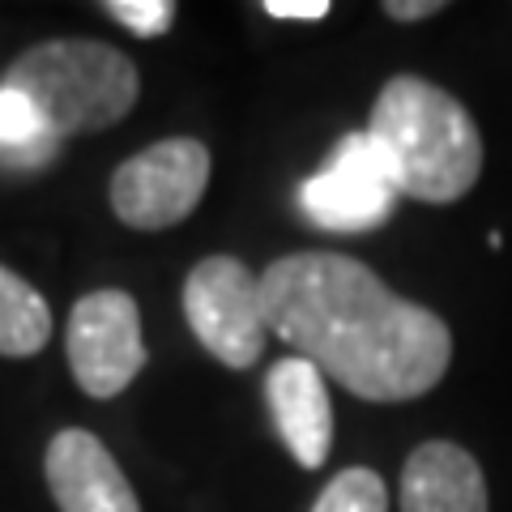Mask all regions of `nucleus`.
Returning a JSON list of instances; mask_svg holds the SVG:
<instances>
[{
    "mask_svg": "<svg viewBox=\"0 0 512 512\" xmlns=\"http://www.w3.org/2000/svg\"><path fill=\"white\" fill-rule=\"evenodd\" d=\"M265 325L299 359L363 402H410L431 393L453 359L444 320L397 295L355 256L291 252L261 274Z\"/></svg>",
    "mask_w": 512,
    "mask_h": 512,
    "instance_id": "nucleus-1",
    "label": "nucleus"
},
{
    "mask_svg": "<svg viewBox=\"0 0 512 512\" xmlns=\"http://www.w3.org/2000/svg\"><path fill=\"white\" fill-rule=\"evenodd\" d=\"M367 137L389 167L397 197L453 205L483 175V137L461 99L423 77L384 82Z\"/></svg>",
    "mask_w": 512,
    "mask_h": 512,
    "instance_id": "nucleus-2",
    "label": "nucleus"
},
{
    "mask_svg": "<svg viewBox=\"0 0 512 512\" xmlns=\"http://www.w3.org/2000/svg\"><path fill=\"white\" fill-rule=\"evenodd\" d=\"M5 86L22 94L39 124L60 141L120 124L137 107L141 77L137 64L111 43L52 39L13 60Z\"/></svg>",
    "mask_w": 512,
    "mask_h": 512,
    "instance_id": "nucleus-3",
    "label": "nucleus"
},
{
    "mask_svg": "<svg viewBox=\"0 0 512 512\" xmlns=\"http://www.w3.org/2000/svg\"><path fill=\"white\" fill-rule=\"evenodd\" d=\"M188 329L222 367L244 372L265 350V303L261 278L235 256H205L184 278Z\"/></svg>",
    "mask_w": 512,
    "mask_h": 512,
    "instance_id": "nucleus-4",
    "label": "nucleus"
},
{
    "mask_svg": "<svg viewBox=\"0 0 512 512\" xmlns=\"http://www.w3.org/2000/svg\"><path fill=\"white\" fill-rule=\"evenodd\" d=\"M210 184V150L197 137H167L124 158L111 175V210L133 231H167L184 222Z\"/></svg>",
    "mask_w": 512,
    "mask_h": 512,
    "instance_id": "nucleus-5",
    "label": "nucleus"
},
{
    "mask_svg": "<svg viewBox=\"0 0 512 512\" xmlns=\"http://www.w3.org/2000/svg\"><path fill=\"white\" fill-rule=\"evenodd\" d=\"M73 380L82 393L107 397L124 393L146 367V342H141V308L128 291H90L73 303L69 329H64Z\"/></svg>",
    "mask_w": 512,
    "mask_h": 512,
    "instance_id": "nucleus-6",
    "label": "nucleus"
},
{
    "mask_svg": "<svg viewBox=\"0 0 512 512\" xmlns=\"http://www.w3.org/2000/svg\"><path fill=\"white\" fill-rule=\"evenodd\" d=\"M397 188L376 141L363 133H346L333 146L329 163L312 180L299 184V205L320 231H372L393 214Z\"/></svg>",
    "mask_w": 512,
    "mask_h": 512,
    "instance_id": "nucleus-7",
    "label": "nucleus"
},
{
    "mask_svg": "<svg viewBox=\"0 0 512 512\" xmlns=\"http://www.w3.org/2000/svg\"><path fill=\"white\" fill-rule=\"evenodd\" d=\"M43 474L60 512H141L116 457L86 427L56 431L43 457Z\"/></svg>",
    "mask_w": 512,
    "mask_h": 512,
    "instance_id": "nucleus-8",
    "label": "nucleus"
},
{
    "mask_svg": "<svg viewBox=\"0 0 512 512\" xmlns=\"http://www.w3.org/2000/svg\"><path fill=\"white\" fill-rule=\"evenodd\" d=\"M269 414L278 423L282 444L303 470H320L333 448V406L320 367L308 359H278L265 376Z\"/></svg>",
    "mask_w": 512,
    "mask_h": 512,
    "instance_id": "nucleus-9",
    "label": "nucleus"
},
{
    "mask_svg": "<svg viewBox=\"0 0 512 512\" xmlns=\"http://www.w3.org/2000/svg\"><path fill=\"white\" fill-rule=\"evenodd\" d=\"M402 512H491L483 466L453 440H427L402 466Z\"/></svg>",
    "mask_w": 512,
    "mask_h": 512,
    "instance_id": "nucleus-10",
    "label": "nucleus"
},
{
    "mask_svg": "<svg viewBox=\"0 0 512 512\" xmlns=\"http://www.w3.org/2000/svg\"><path fill=\"white\" fill-rule=\"evenodd\" d=\"M52 342V308L47 299L18 278L9 265H0V355L30 359Z\"/></svg>",
    "mask_w": 512,
    "mask_h": 512,
    "instance_id": "nucleus-11",
    "label": "nucleus"
},
{
    "mask_svg": "<svg viewBox=\"0 0 512 512\" xmlns=\"http://www.w3.org/2000/svg\"><path fill=\"white\" fill-rule=\"evenodd\" d=\"M52 150H56V137L39 124L35 107L9 86H0V158L35 167V163H47Z\"/></svg>",
    "mask_w": 512,
    "mask_h": 512,
    "instance_id": "nucleus-12",
    "label": "nucleus"
},
{
    "mask_svg": "<svg viewBox=\"0 0 512 512\" xmlns=\"http://www.w3.org/2000/svg\"><path fill=\"white\" fill-rule=\"evenodd\" d=\"M312 512H389V491L376 470L350 466L316 495Z\"/></svg>",
    "mask_w": 512,
    "mask_h": 512,
    "instance_id": "nucleus-13",
    "label": "nucleus"
},
{
    "mask_svg": "<svg viewBox=\"0 0 512 512\" xmlns=\"http://www.w3.org/2000/svg\"><path fill=\"white\" fill-rule=\"evenodd\" d=\"M103 13L116 18L124 30H133L137 39H158L167 35L175 22L171 0H103Z\"/></svg>",
    "mask_w": 512,
    "mask_h": 512,
    "instance_id": "nucleus-14",
    "label": "nucleus"
},
{
    "mask_svg": "<svg viewBox=\"0 0 512 512\" xmlns=\"http://www.w3.org/2000/svg\"><path fill=\"white\" fill-rule=\"evenodd\" d=\"M265 13L278 22H325L329 0H265Z\"/></svg>",
    "mask_w": 512,
    "mask_h": 512,
    "instance_id": "nucleus-15",
    "label": "nucleus"
},
{
    "mask_svg": "<svg viewBox=\"0 0 512 512\" xmlns=\"http://www.w3.org/2000/svg\"><path fill=\"white\" fill-rule=\"evenodd\" d=\"M440 9H444V0H389L384 5V13L397 22H423V18H436Z\"/></svg>",
    "mask_w": 512,
    "mask_h": 512,
    "instance_id": "nucleus-16",
    "label": "nucleus"
}]
</instances>
